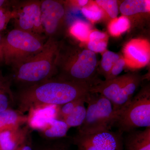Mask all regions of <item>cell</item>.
Instances as JSON below:
<instances>
[{"instance_id": "cell-1", "label": "cell", "mask_w": 150, "mask_h": 150, "mask_svg": "<svg viewBox=\"0 0 150 150\" xmlns=\"http://www.w3.org/2000/svg\"><path fill=\"white\" fill-rule=\"evenodd\" d=\"M91 87L57 77L23 88L14 96L15 105L22 113L41 106H60L87 96Z\"/></svg>"}, {"instance_id": "cell-2", "label": "cell", "mask_w": 150, "mask_h": 150, "mask_svg": "<svg viewBox=\"0 0 150 150\" xmlns=\"http://www.w3.org/2000/svg\"><path fill=\"white\" fill-rule=\"evenodd\" d=\"M56 77L87 85L97 84L98 60L96 53L77 45L62 43L59 52Z\"/></svg>"}, {"instance_id": "cell-3", "label": "cell", "mask_w": 150, "mask_h": 150, "mask_svg": "<svg viewBox=\"0 0 150 150\" xmlns=\"http://www.w3.org/2000/svg\"><path fill=\"white\" fill-rule=\"evenodd\" d=\"M62 42L55 38H47L38 54L14 68L11 79L21 88L55 77Z\"/></svg>"}, {"instance_id": "cell-4", "label": "cell", "mask_w": 150, "mask_h": 150, "mask_svg": "<svg viewBox=\"0 0 150 150\" xmlns=\"http://www.w3.org/2000/svg\"><path fill=\"white\" fill-rule=\"evenodd\" d=\"M45 36L14 28L4 36V64L13 69L38 54L45 44Z\"/></svg>"}, {"instance_id": "cell-5", "label": "cell", "mask_w": 150, "mask_h": 150, "mask_svg": "<svg viewBox=\"0 0 150 150\" xmlns=\"http://www.w3.org/2000/svg\"><path fill=\"white\" fill-rule=\"evenodd\" d=\"M142 79L139 73L129 72L111 79L100 80L91 88L90 92L99 94L110 100L118 115L131 102Z\"/></svg>"}, {"instance_id": "cell-6", "label": "cell", "mask_w": 150, "mask_h": 150, "mask_svg": "<svg viewBox=\"0 0 150 150\" xmlns=\"http://www.w3.org/2000/svg\"><path fill=\"white\" fill-rule=\"evenodd\" d=\"M86 114L83 123L79 127L78 134H89L105 130H111L118 114L114 111L110 100L97 93L87 96Z\"/></svg>"}, {"instance_id": "cell-7", "label": "cell", "mask_w": 150, "mask_h": 150, "mask_svg": "<svg viewBox=\"0 0 150 150\" xmlns=\"http://www.w3.org/2000/svg\"><path fill=\"white\" fill-rule=\"evenodd\" d=\"M114 125L124 134L140 127H150L149 85L140 90L119 113Z\"/></svg>"}, {"instance_id": "cell-8", "label": "cell", "mask_w": 150, "mask_h": 150, "mask_svg": "<svg viewBox=\"0 0 150 150\" xmlns=\"http://www.w3.org/2000/svg\"><path fill=\"white\" fill-rule=\"evenodd\" d=\"M123 133L105 130L89 134H78L69 138L77 150H124Z\"/></svg>"}, {"instance_id": "cell-9", "label": "cell", "mask_w": 150, "mask_h": 150, "mask_svg": "<svg viewBox=\"0 0 150 150\" xmlns=\"http://www.w3.org/2000/svg\"><path fill=\"white\" fill-rule=\"evenodd\" d=\"M15 28L33 34L43 36L44 30L41 24L40 1H27L15 5Z\"/></svg>"}, {"instance_id": "cell-10", "label": "cell", "mask_w": 150, "mask_h": 150, "mask_svg": "<svg viewBox=\"0 0 150 150\" xmlns=\"http://www.w3.org/2000/svg\"><path fill=\"white\" fill-rule=\"evenodd\" d=\"M40 11L44 34L47 38H55L64 23V4L56 0H43L40 1Z\"/></svg>"}, {"instance_id": "cell-11", "label": "cell", "mask_w": 150, "mask_h": 150, "mask_svg": "<svg viewBox=\"0 0 150 150\" xmlns=\"http://www.w3.org/2000/svg\"><path fill=\"white\" fill-rule=\"evenodd\" d=\"M126 66L138 69L148 65L150 62V45L144 39H133L123 48Z\"/></svg>"}, {"instance_id": "cell-12", "label": "cell", "mask_w": 150, "mask_h": 150, "mask_svg": "<svg viewBox=\"0 0 150 150\" xmlns=\"http://www.w3.org/2000/svg\"><path fill=\"white\" fill-rule=\"evenodd\" d=\"M123 135L124 150H150V127L143 131L136 129Z\"/></svg>"}, {"instance_id": "cell-13", "label": "cell", "mask_w": 150, "mask_h": 150, "mask_svg": "<svg viewBox=\"0 0 150 150\" xmlns=\"http://www.w3.org/2000/svg\"><path fill=\"white\" fill-rule=\"evenodd\" d=\"M28 126L0 133V150H16L30 136Z\"/></svg>"}, {"instance_id": "cell-14", "label": "cell", "mask_w": 150, "mask_h": 150, "mask_svg": "<svg viewBox=\"0 0 150 150\" xmlns=\"http://www.w3.org/2000/svg\"><path fill=\"white\" fill-rule=\"evenodd\" d=\"M69 129V128L63 120L51 118L38 131L46 140H52L67 138Z\"/></svg>"}, {"instance_id": "cell-15", "label": "cell", "mask_w": 150, "mask_h": 150, "mask_svg": "<svg viewBox=\"0 0 150 150\" xmlns=\"http://www.w3.org/2000/svg\"><path fill=\"white\" fill-rule=\"evenodd\" d=\"M28 115L18 110L9 108L0 112V133L18 129L27 123Z\"/></svg>"}, {"instance_id": "cell-16", "label": "cell", "mask_w": 150, "mask_h": 150, "mask_svg": "<svg viewBox=\"0 0 150 150\" xmlns=\"http://www.w3.org/2000/svg\"><path fill=\"white\" fill-rule=\"evenodd\" d=\"M119 10L123 16H130L136 14L149 13L150 1L148 0H126L121 3Z\"/></svg>"}, {"instance_id": "cell-17", "label": "cell", "mask_w": 150, "mask_h": 150, "mask_svg": "<svg viewBox=\"0 0 150 150\" xmlns=\"http://www.w3.org/2000/svg\"><path fill=\"white\" fill-rule=\"evenodd\" d=\"M11 83L10 80H8L0 75V112L12 108V106L15 105Z\"/></svg>"}, {"instance_id": "cell-18", "label": "cell", "mask_w": 150, "mask_h": 150, "mask_svg": "<svg viewBox=\"0 0 150 150\" xmlns=\"http://www.w3.org/2000/svg\"><path fill=\"white\" fill-rule=\"evenodd\" d=\"M70 34L81 42L87 43L92 31L90 25L81 20H77L70 26Z\"/></svg>"}, {"instance_id": "cell-19", "label": "cell", "mask_w": 150, "mask_h": 150, "mask_svg": "<svg viewBox=\"0 0 150 150\" xmlns=\"http://www.w3.org/2000/svg\"><path fill=\"white\" fill-rule=\"evenodd\" d=\"M69 137L52 140H46L34 146L33 150H72Z\"/></svg>"}, {"instance_id": "cell-20", "label": "cell", "mask_w": 150, "mask_h": 150, "mask_svg": "<svg viewBox=\"0 0 150 150\" xmlns=\"http://www.w3.org/2000/svg\"><path fill=\"white\" fill-rule=\"evenodd\" d=\"M84 102L78 105L74 110L63 120L68 127H79L83 123L86 114V108L85 107Z\"/></svg>"}, {"instance_id": "cell-21", "label": "cell", "mask_w": 150, "mask_h": 150, "mask_svg": "<svg viewBox=\"0 0 150 150\" xmlns=\"http://www.w3.org/2000/svg\"><path fill=\"white\" fill-rule=\"evenodd\" d=\"M130 26V22L127 16H122L112 19L108 25V30L110 35L118 36L127 31Z\"/></svg>"}, {"instance_id": "cell-22", "label": "cell", "mask_w": 150, "mask_h": 150, "mask_svg": "<svg viewBox=\"0 0 150 150\" xmlns=\"http://www.w3.org/2000/svg\"><path fill=\"white\" fill-rule=\"evenodd\" d=\"M120 57L118 54L112 51L106 50L103 52L100 62V67L101 73L105 78V79L109 74L112 67Z\"/></svg>"}, {"instance_id": "cell-23", "label": "cell", "mask_w": 150, "mask_h": 150, "mask_svg": "<svg viewBox=\"0 0 150 150\" xmlns=\"http://www.w3.org/2000/svg\"><path fill=\"white\" fill-rule=\"evenodd\" d=\"M84 16L92 22L99 21L103 17L104 11L95 3L91 2L81 8Z\"/></svg>"}, {"instance_id": "cell-24", "label": "cell", "mask_w": 150, "mask_h": 150, "mask_svg": "<svg viewBox=\"0 0 150 150\" xmlns=\"http://www.w3.org/2000/svg\"><path fill=\"white\" fill-rule=\"evenodd\" d=\"M95 3L103 11H105L111 18H117L118 13V6L115 0H97Z\"/></svg>"}, {"instance_id": "cell-25", "label": "cell", "mask_w": 150, "mask_h": 150, "mask_svg": "<svg viewBox=\"0 0 150 150\" xmlns=\"http://www.w3.org/2000/svg\"><path fill=\"white\" fill-rule=\"evenodd\" d=\"M86 96L85 97L75 100L59 106V108L56 114V118L63 120L67 116L69 115L75 108L82 102L85 103Z\"/></svg>"}, {"instance_id": "cell-26", "label": "cell", "mask_w": 150, "mask_h": 150, "mask_svg": "<svg viewBox=\"0 0 150 150\" xmlns=\"http://www.w3.org/2000/svg\"><path fill=\"white\" fill-rule=\"evenodd\" d=\"M87 49L94 53H103L106 50L108 38H97L89 40L87 42Z\"/></svg>"}, {"instance_id": "cell-27", "label": "cell", "mask_w": 150, "mask_h": 150, "mask_svg": "<svg viewBox=\"0 0 150 150\" xmlns=\"http://www.w3.org/2000/svg\"><path fill=\"white\" fill-rule=\"evenodd\" d=\"M15 16L13 8H0V33L6 28L8 24L11 19H13Z\"/></svg>"}, {"instance_id": "cell-28", "label": "cell", "mask_w": 150, "mask_h": 150, "mask_svg": "<svg viewBox=\"0 0 150 150\" xmlns=\"http://www.w3.org/2000/svg\"><path fill=\"white\" fill-rule=\"evenodd\" d=\"M126 66V62L123 57H120L119 60L116 62L112 67L110 72L105 80L111 79L118 76Z\"/></svg>"}, {"instance_id": "cell-29", "label": "cell", "mask_w": 150, "mask_h": 150, "mask_svg": "<svg viewBox=\"0 0 150 150\" xmlns=\"http://www.w3.org/2000/svg\"><path fill=\"white\" fill-rule=\"evenodd\" d=\"M19 150H33V145L30 135L27 139L19 147Z\"/></svg>"}, {"instance_id": "cell-30", "label": "cell", "mask_w": 150, "mask_h": 150, "mask_svg": "<svg viewBox=\"0 0 150 150\" xmlns=\"http://www.w3.org/2000/svg\"><path fill=\"white\" fill-rule=\"evenodd\" d=\"M4 36L0 33V64H4V54L3 51V40Z\"/></svg>"}, {"instance_id": "cell-31", "label": "cell", "mask_w": 150, "mask_h": 150, "mask_svg": "<svg viewBox=\"0 0 150 150\" xmlns=\"http://www.w3.org/2000/svg\"><path fill=\"white\" fill-rule=\"evenodd\" d=\"M14 2L6 0H0V8H10Z\"/></svg>"}, {"instance_id": "cell-32", "label": "cell", "mask_w": 150, "mask_h": 150, "mask_svg": "<svg viewBox=\"0 0 150 150\" xmlns=\"http://www.w3.org/2000/svg\"><path fill=\"white\" fill-rule=\"evenodd\" d=\"M89 2L88 0H79L71 3H73V5L83 8L87 5Z\"/></svg>"}]
</instances>
